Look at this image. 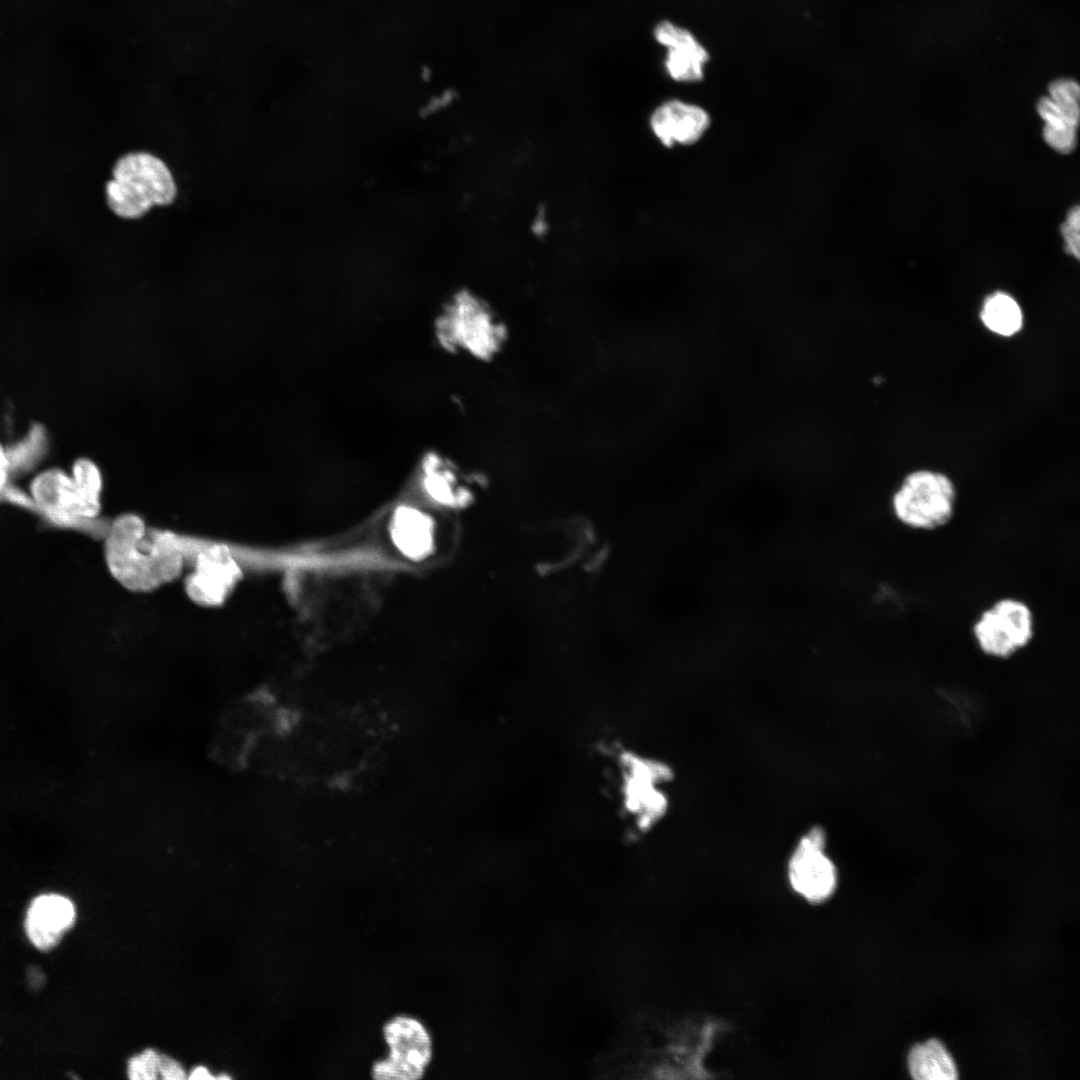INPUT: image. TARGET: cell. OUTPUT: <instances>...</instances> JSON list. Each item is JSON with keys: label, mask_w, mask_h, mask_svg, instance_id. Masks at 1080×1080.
Wrapping results in <instances>:
<instances>
[{"label": "cell", "mask_w": 1080, "mask_h": 1080, "mask_svg": "<svg viewBox=\"0 0 1080 1080\" xmlns=\"http://www.w3.org/2000/svg\"><path fill=\"white\" fill-rule=\"evenodd\" d=\"M176 195V182L168 166L142 151L121 156L105 187L108 207L124 219H138L154 206L170 205Z\"/></svg>", "instance_id": "2"}, {"label": "cell", "mask_w": 1080, "mask_h": 1080, "mask_svg": "<svg viewBox=\"0 0 1080 1080\" xmlns=\"http://www.w3.org/2000/svg\"><path fill=\"white\" fill-rule=\"evenodd\" d=\"M1079 97L1072 94H1055L1041 97L1037 112L1044 120L1043 137L1054 150L1066 154L1076 146V130L1079 124Z\"/></svg>", "instance_id": "14"}, {"label": "cell", "mask_w": 1080, "mask_h": 1080, "mask_svg": "<svg viewBox=\"0 0 1080 1080\" xmlns=\"http://www.w3.org/2000/svg\"><path fill=\"white\" fill-rule=\"evenodd\" d=\"M6 448L11 472L26 470L44 456L48 448L47 432L42 425L33 424L25 436Z\"/></svg>", "instance_id": "17"}, {"label": "cell", "mask_w": 1080, "mask_h": 1080, "mask_svg": "<svg viewBox=\"0 0 1080 1080\" xmlns=\"http://www.w3.org/2000/svg\"><path fill=\"white\" fill-rule=\"evenodd\" d=\"M972 635L984 655L1008 659L1034 639V613L1019 598H1000L980 612L972 625Z\"/></svg>", "instance_id": "5"}, {"label": "cell", "mask_w": 1080, "mask_h": 1080, "mask_svg": "<svg viewBox=\"0 0 1080 1080\" xmlns=\"http://www.w3.org/2000/svg\"><path fill=\"white\" fill-rule=\"evenodd\" d=\"M217 1078H218V1079H230V1077H229V1076H227V1075H220V1076H219V1077H217Z\"/></svg>", "instance_id": "26"}, {"label": "cell", "mask_w": 1080, "mask_h": 1080, "mask_svg": "<svg viewBox=\"0 0 1080 1080\" xmlns=\"http://www.w3.org/2000/svg\"><path fill=\"white\" fill-rule=\"evenodd\" d=\"M189 1079H215V1077L205 1067L200 1066L191 1072Z\"/></svg>", "instance_id": "25"}, {"label": "cell", "mask_w": 1080, "mask_h": 1080, "mask_svg": "<svg viewBox=\"0 0 1080 1080\" xmlns=\"http://www.w3.org/2000/svg\"><path fill=\"white\" fill-rule=\"evenodd\" d=\"M242 577L241 568L225 545H212L196 558L194 569L185 579L188 597L203 607L222 605Z\"/></svg>", "instance_id": "10"}, {"label": "cell", "mask_w": 1080, "mask_h": 1080, "mask_svg": "<svg viewBox=\"0 0 1080 1080\" xmlns=\"http://www.w3.org/2000/svg\"><path fill=\"white\" fill-rule=\"evenodd\" d=\"M826 841L822 827L810 828L799 839L787 864L791 888L810 903L824 902L837 887L838 872L826 853Z\"/></svg>", "instance_id": "8"}, {"label": "cell", "mask_w": 1080, "mask_h": 1080, "mask_svg": "<svg viewBox=\"0 0 1080 1080\" xmlns=\"http://www.w3.org/2000/svg\"><path fill=\"white\" fill-rule=\"evenodd\" d=\"M75 917V907L68 898L58 894L40 895L27 910L25 931L34 946L50 950L72 927Z\"/></svg>", "instance_id": "13"}, {"label": "cell", "mask_w": 1080, "mask_h": 1080, "mask_svg": "<svg viewBox=\"0 0 1080 1080\" xmlns=\"http://www.w3.org/2000/svg\"><path fill=\"white\" fill-rule=\"evenodd\" d=\"M956 488L941 472L917 470L902 480L891 498L894 518L915 531H935L947 526L956 510Z\"/></svg>", "instance_id": "3"}, {"label": "cell", "mask_w": 1080, "mask_h": 1080, "mask_svg": "<svg viewBox=\"0 0 1080 1080\" xmlns=\"http://www.w3.org/2000/svg\"><path fill=\"white\" fill-rule=\"evenodd\" d=\"M650 133L665 148L697 143L711 124L709 113L700 105L680 98H668L650 111Z\"/></svg>", "instance_id": "12"}, {"label": "cell", "mask_w": 1080, "mask_h": 1080, "mask_svg": "<svg viewBox=\"0 0 1080 1080\" xmlns=\"http://www.w3.org/2000/svg\"><path fill=\"white\" fill-rule=\"evenodd\" d=\"M104 556L114 579L132 592H150L174 581L184 563L176 536L148 527L133 513L113 520L105 536Z\"/></svg>", "instance_id": "1"}, {"label": "cell", "mask_w": 1080, "mask_h": 1080, "mask_svg": "<svg viewBox=\"0 0 1080 1080\" xmlns=\"http://www.w3.org/2000/svg\"><path fill=\"white\" fill-rule=\"evenodd\" d=\"M652 37L664 50L662 68L670 80L691 84L704 78L710 55L692 31L672 20L662 19L653 26Z\"/></svg>", "instance_id": "11"}, {"label": "cell", "mask_w": 1080, "mask_h": 1080, "mask_svg": "<svg viewBox=\"0 0 1080 1080\" xmlns=\"http://www.w3.org/2000/svg\"><path fill=\"white\" fill-rule=\"evenodd\" d=\"M11 474V465L7 453V448L2 443H0V500L2 498L3 492L10 484L9 481Z\"/></svg>", "instance_id": "23"}, {"label": "cell", "mask_w": 1080, "mask_h": 1080, "mask_svg": "<svg viewBox=\"0 0 1080 1080\" xmlns=\"http://www.w3.org/2000/svg\"><path fill=\"white\" fill-rule=\"evenodd\" d=\"M620 791L625 812L641 829L656 824L668 808L661 788L672 777L664 763L635 754L620 759Z\"/></svg>", "instance_id": "6"}, {"label": "cell", "mask_w": 1080, "mask_h": 1080, "mask_svg": "<svg viewBox=\"0 0 1080 1080\" xmlns=\"http://www.w3.org/2000/svg\"><path fill=\"white\" fill-rule=\"evenodd\" d=\"M981 319L991 331L1009 336L1022 326V312L1017 302L1009 295L997 292L989 296L981 311Z\"/></svg>", "instance_id": "16"}, {"label": "cell", "mask_w": 1080, "mask_h": 1080, "mask_svg": "<svg viewBox=\"0 0 1080 1080\" xmlns=\"http://www.w3.org/2000/svg\"><path fill=\"white\" fill-rule=\"evenodd\" d=\"M911 1076L918 1080H954L958 1072L954 1060L944 1045L930 1039L915 1045L908 1056Z\"/></svg>", "instance_id": "15"}, {"label": "cell", "mask_w": 1080, "mask_h": 1080, "mask_svg": "<svg viewBox=\"0 0 1080 1080\" xmlns=\"http://www.w3.org/2000/svg\"><path fill=\"white\" fill-rule=\"evenodd\" d=\"M29 495L33 510L55 525L80 526L94 520L100 512L81 495L70 473L56 467L43 470L32 479Z\"/></svg>", "instance_id": "9"}, {"label": "cell", "mask_w": 1080, "mask_h": 1080, "mask_svg": "<svg viewBox=\"0 0 1080 1080\" xmlns=\"http://www.w3.org/2000/svg\"><path fill=\"white\" fill-rule=\"evenodd\" d=\"M546 227L547 222L545 217H543V215H537L532 224L533 232L536 233V235H542L546 231Z\"/></svg>", "instance_id": "24"}, {"label": "cell", "mask_w": 1080, "mask_h": 1080, "mask_svg": "<svg viewBox=\"0 0 1080 1080\" xmlns=\"http://www.w3.org/2000/svg\"><path fill=\"white\" fill-rule=\"evenodd\" d=\"M383 1034L389 1054L373 1065V1078H422L432 1057V1042L424 1025L415 1018L397 1016L384 1025Z\"/></svg>", "instance_id": "7"}, {"label": "cell", "mask_w": 1080, "mask_h": 1080, "mask_svg": "<svg viewBox=\"0 0 1080 1080\" xmlns=\"http://www.w3.org/2000/svg\"><path fill=\"white\" fill-rule=\"evenodd\" d=\"M1079 226H1080V214L1079 207L1074 206L1068 212L1065 222L1061 226V233L1065 240V251L1079 259Z\"/></svg>", "instance_id": "21"}, {"label": "cell", "mask_w": 1080, "mask_h": 1080, "mask_svg": "<svg viewBox=\"0 0 1080 1080\" xmlns=\"http://www.w3.org/2000/svg\"><path fill=\"white\" fill-rule=\"evenodd\" d=\"M395 533L401 548L411 555L421 554L429 546V526L426 520L414 511L399 513Z\"/></svg>", "instance_id": "18"}, {"label": "cell", "mask_w": 1080, "mask_h": 1080, "mask_svg": "<svg viewBox=\"0 0 1080 1080\" xmlns=\"http://www.w3.org/2000/svg\"><path fill=\"white\" fill-rule=\"evenodd\" d=\"M69 473L81 495L91 505L101 509L103 476L97 463L88 457H79L73 462Z\"/></svg>", "instance_id": "19"}, {"label": "cell", "mask_w": 1080, "mask_h": 1080, "mask_svg": "<svg viewBox=\"0 0 1080 1080\" xmlns=\"http://www.w3.org/2000/svg\"><path fill=\"white\" fill-rule=\"evenodd\" d=\"M159 1074L166 1080H181L185 1078V1073L181 1065L165 1056H160Z\"/></svg>", "instance_id": "22"}, {"label": "cell", "mask_w": 1080, "mask_h": 1080, "mask_svg": "<svg viewBox=\"0 0 1080 1080\" xmlns=\"http://www.w3.org/2000/svg\"><path fill=\"white\" fill-rule=\"evenodd\" d=\"M160 1067V1055L147 1049L132 1057L128 1064V1074L133 1080H152L157 1078Z\"/></svg>", "instance_id": "20"}, {"label": "cell", "mask_w": 1080, "mask_h": 1080, "mask_svg": "<svg viewBox=\"0 0 1080 1080\" xmlns=\"http://www.w3.org/2000/svg\"><path fill=\"white\" fill-rule=\"evenodd\" d=\"M439 330L441 341L482 360L494 357L507 336L504 323L489 305L469 293L457 296L449 305Z\"/></svg>", "instance_id": "4"}]
</instances>
